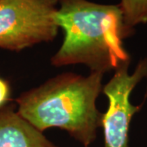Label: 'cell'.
<instances>
[{"label": "cell", "instance_id": "1", "mask_svg": "<svg viewBox=\"0 0 147 147\" xmlns=\"http://www.w3.org/2000/svg\"><path fill=\"white\" fill-rule=\"evenodd\" d=\"M56 20L65 38L51 58L53 66L83 64L90 72L104 74L131 61L123 40L135 30L125 25L119 4L58 0Z\"/></svg>", "mask_w": 147, "mask_h": 147}, {"label": "cell", "instance_id": "2", "mask_svg": "<svg viewBox=\"0 0 147 147\" xmlns=\"http://www.w3.org/2000/svg\"><path fill=\"white\" fill-rule=\"evenodd\" d=\"M103 75L61 74L17 97V112L38 131L57 127L88 147L101 125L103 113L96 102L102 92Z\"/></svg>", "mask_w": 147, "mask_h": 147}, {"label": "cell", "instance_id": "3", "mask_svg": "<svg viewBox=\"0 0 147 147\" xmlns=\"http://www.w3.org/2000/svg\"><path fill=\"white\" fill-rule=\"evenodd\" d=\"M58 0H0V48L20 52L53 41Z\"/></svg>", "mask_w": 147, "mask_h": 147}, {"label": "cell", "instance_id": "4", "mask_svg": "<svg viewBox=\"0 0 147 147\" xmlns=\"http://www.w3.org/2000/svg\"><path fill=\"white\" fill-rule=\"evenodd\" d=\"M130 62L122 64L116 69L102 88L109 102L107 110L102 115L100 125L104 131V147H130V123L133 115L142 107V105L131 104L130 96L137 84L147 77V58L138 62L131 74L128 73Z\"/></svg>", "mask_w": 147, "mask_h": 147}, {"label": "cell", "instance_id": "5", "mask_svg": "<svg viewBox=\"0 0 147 147\" xmlns=\"http://www.w3.org/2000/svg\"><path fill=\"white\" fill-rule=\"evenodd\" d=\"M0 147H58L20 115L13 105L0 109Z\"/></svg>", "mask_w": 147, "mask_h": 147}, {"label": "cell", "instance_id": "6", "mask_svg": "<svg viewBox=\"0 0 147 147\" xmlns=\"http://www.w3.org/2000/svg\"><path fill=\"white\" fill-rule=\"evenodd\" d=\"M119 6L128 28L147 23V0H120Z\"/></svg>", "mask_w": 147, "mask_h": 147}, {"label": "cell", "instance_id": "7", "mask_svg": "<svg viewBox=\"0 0 147 147\" xmlns=\"http://www.w3.org/2000/svg\"><path fill=\"white\" fill-rule=\"evenodd\" d=\"M11 100V87L6 79L0 78V109Z\"/></svg>", "mask_w": 147, "mask_h": 147}]
</instances>
